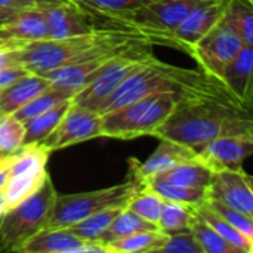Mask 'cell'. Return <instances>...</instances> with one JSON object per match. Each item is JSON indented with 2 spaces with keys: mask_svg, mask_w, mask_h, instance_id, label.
Returning a JSON list of instances; mask_svg holds the SVG:
<instances>
[{
  "mask_svg": "<svg viewBox=\"0 0 253 253\" xmlns=\"http://www.w3.org/2000/svg\"><path fill=\"white\" fill-rule=\"evenodd\" d=\"M233 135L253 136V105H243L233 96L197 98L185 101L154 133L196 150L208 142Z\"/></svg>",
  "mask_w": 253,
  "mask_h": 253,
  "instance_id": "1",
  "label": "cell"
},
{
  "mask_svg": "<svg viewBox=\"0 0 253 253\" xmlns=\"http://www.w3.org/2000/svg\"><path fill=\"white\" fill-rule=\"evenodd\" d=\"M221 98L205 96L187 90H165L130 102L107 113L101 122V136L129 141L141 136H154L156 130L188 99Z\"/></svg>",
  "mask_w": 253,
  "mask_h": 253,
  "instance_id": "2",
  "label": "cell"
},
{
  "mask_svg": "<svg viewBox=\"0 0 253 253\" xmlns=\"http://www.w3.org/2000/svg\"><path fill=\"white\" fill-rule=\"evenodd\" d=\"M56 190L50 176L30 197L0 213V252H19L37 233L47 227L52 216Z\"/></svg>",
  "mask_w": 253,
  "mask_h": 253,
  "instance_id": "3",
  "label": "cell"
},
{
  "mask_svg": "<svg viewBox=\"0 0 253 253\" xmlns=\"http://www.w3.org/2000/svg\"><path fill=\"white\" fill-rule=\"evenodd\" d=\"M117 25L95 28L93 31L82 36L67 39H43L25 43L18 49L19 64L30 73L44 76L49 71L65 67L79 56L89 53L95 46L110 39Z\"/></svg>",
  "mask_w": 253,
  "mask_h": 253,
  "instance_id": "4",
  "label": "cell"
},
{
  "mask_svg": "<svg viewBox=\"0 0 253 253\" xmlns=\"http://www.w3.org/2000/svg\"><path fill=\"white\" fill-rule=\"evenodd\" d=\"M202 1L205 0H153L133 10L101 15V18L108 21L110 25L141 33L153 44L168 46L169 36Z\"/></svg>",
  "mask_w": 253,
  "mask_h": 253,
  "instance_id": "5",
  "label": "cell"
},
{
  "mask_svg": "<svg viewBox=\"0 0 253 253\" xmlns=\"http://www.w3.org/2000/svg\"><path fill=\"white\" fill-rule=\"evenodd\" d=\"M153 46L154 44L150 42H139L127 50L111 58L96 71L95 77L76 93L73 102L98 113L101 105L127 77L156 58L153 53Z\"/></svg>",
  "mask_w": 253,
  "mask_h": 253,
  "instance_id": "6",
  "label": "cell"
},
{
  "mask_svg": "<svg viewBox=\"0 0 253 253\" xmlns=\"http://www.w3.org/2000/svg\"><path fill=\"white\" fill-rule=\"evenodd\" d=\"M145 185L129 173V178L114 187L77 193L58 194L52 216L46 228H67L102 209L111 206H127L129 200Z\"/></svg>",
  "mask_w": 253,
  "mask_h": 253,
  "instance_id": "7",
  "label": "cell"
},
{
  "mask_svg": "<svg viewBox=\"0 0 253 253\" xmlns=\"http://www.w3.org/2000/svg\"><path fill=\"white\" fill-rule=\"evenodd\" d=\"M49 154L40 142L24 145L12 154L7 181L0 191L4 202L3 211L16 206L46 182L50 176L46 169Z\"/></svg>",
  "mask_w": 253,
  "mask_h": 253,
  "instance_id": "8",
  "label": "cell"
},
{
  "mask_svg": "<svg viewBox=\"0 0 253 253\" xmlns=\"http://www.w3.org/2000/svg\"><path fill=\"white\" fill-rule=\"evenodd\" d=\"M243 46L245 43L237 31L222 19L194 44L188 55L196 61L199 70L221 82L225 68Z\"/></svg>",
  "mask_w": 253,
  "mask_h": 253,
  "instance_id": "9",
  "label": "cell"
},
{
  "mask_svg": "<svg viewBox=\"0 0 253 253\" xmlns=\"http://www.w3.org/2000/svg\"><path fill=\"white\" fill-rule=\"evenodd\" d=\"M102 117L92 110L71 104L53 132L40 144L49 151L62 150L74 144L101 136Z\"/></svg>",
  "mask_w": 253,
  "mask_h": 253,
  "instance_id": "10",
  "label": "cell"
},
{
  "mask_svg": "<svg viewBox=\"0 0 253 253\" xmlns=\"http://www.w3.org/2000/svg\"><path fill=\"white\" fill-rule=\"evenodd\" d=\"M227 4L228 0H205L197 4L169 36L168 47L188 55L194 44L224 19Z\"/></svg>",
  "mask_w": 253,
  "mask_h": 253,
  "instance_id": "11",
  "label": "cell"
},
{
  "mask_svg": "<svg viewBox=\"0 0 253 253\" xmlns=\"http://www.w3.org/2000/svg\"><path fill=\"white\" fill-rule=\"evenodd\" d=\"M47 25L50 39H67L93 31L92 10L77 0H62L40 7Z\"/></svg>",
  "mask_w": 253,
  "mask_h": 253,
  "instance_id": "12",
  "label": "cell"
},
{
  "mask_svg": "<svg viewBox=\"0 0 253 253\" xmlns=\"http://www.w3.org/2000/svg\"><path fill=\"white\" fill-rule=\"evenodd\" d=\"M253 156V136L233 135L216 138L199 148V159L212 170H237Z\"/></svg>",
  "mask_w": 253,
  "mask_h": 253,
  "instance_id": "13",
  "label": "cell"
},
{
  "mask_svg": "<svg viewBox=\"0 0 253 253\" xmlns=\"http://www.w3.org/2000/svg\"><path fill=\"white\" fill-rule=\"evenodd\" d=\"M197 159H199V150H196L190 145L176 142V141L160 139L159 147L145 162L139 163L135 159L129 160V166H130L129 173L145 185L156 175H159L176 165L197 160Z\"/></svg>",
  "mask_w": 253,
  "mask_h": 253,
  "instance_id": "14",
  "label": "cell"
},
{
  "mask_svg": "<svg viewBox=\"0 0 253 253\" xmlns=\"http://www.w3.org/2000/svg\"><path fill=\"white\" fill-rule=\"evenodd\" d=\"M208 199L218 200L253 219V190L246 179L245 169L216 172Z\"/></svg>",
  "mask_w": 253,
  "mask_h": 253,
  "instance_id": "15",
  "label": "cell"
},
{
  "mask_svg": "<svg viewBox=\"0 0 253 253\" xmlns=\"http://www.w3.org/2000/svg\"><path fill=\"white\" fill-rule=\"evenodd\" d=\"M221 83L243 105H253V46L245 44L225 68Z\"/></svg>",
  "mask_w": 253,
  "mask_h": 253,
  "instance_id": "16",
  "label": "cell"
},
{
  "mask_svg": "<svg viewBox=\"0 0 253 253\" xmlns=\"http://www.w3.org/2000/svg\"><path fill=\"white\" fill-rule=\"evenodd\" d=\"M89 242L68 228H44L31 237L19 252L22 253H82Z\"/></svg>",
  "mask_w": 253,
  "mask_h": 253,
  "instance_id": "17",
  "label": "cell"
},
{
  "mask_svg": "<svg viewBox=\"0 0 253 253\" xmlns=\"http://www.w3.org/2000/svg\"><path fill=\"white\" fill-rule=\"evenodd\" d=\"M50 86L52 83L47 77L28 73L18 82L0 90V108L6 116L15 114L21 107L28 104Z\"/></svg>",
  "mask_w": 253,
  "mask_h": 253,
  "instance_id": "18",
  "label": "cell"
},
{
  "mask_svg": "<svg viewBox=\"0 0 253 253\" xmlns=\"http://www.w3.org/2000/svg\"><path fill=\"white\" fill-rule=\"evenodd\" d=\"M0 39L21 43L50 39L49 25L40 9L21 10V13L12 22L0 27Z\"/></svg>",
  "mask_w": 253,
  "mask_h": 253,
  "instance_id": "19",
  "label": "cell"
},
{
  "mask_svg": "<svg viewBox=\"0 0 253 253\" xmlns=\"http://www.w3.org/2000/svg\"><path fill=\"white\" fill-rule=\"evenodd\" d=\"M215 173H216L215 170H212L209 166H206L203 162H200V159H197V160L176 165V166L156 175L151 179H159V181H165V182L182 185V187L203 188V190L209 191V187L212 185Z\"/></svg>",
  "mask_w": 253,
  "mask_h": 253,
  "instance_id": "20",
  "label": "cell"
},
{
  "mask_svg": "<svg viewBox=\"0 0 253 253\" xmlns=\"http://www.w3.org/2000/svg\"><path fill=\"white\" fill-rule=\"evenodd\" d=\"M168 234L160 230L138 231L120 239H116L105 245L107 253H136L157 252L160 246L166 242Z\"/></svg>",
  "mask_w": 253,
  "mask_h": 253,
  "instance_id": "21",
  "label": "cell"
},
{
  "mask_svg": "<svg viewBox=\"0 0 253 253\" xmlns=\"http://www.w3.org/2000/svg\"><path fill=\"white\" fill-rule=\"evenodd\" d=\"M73 104V99H68L30 120H27L25 125V139H24V145H30V144H37L42 142L44 138H47L53 129L58 126V123L61 122V119L64 117V114L67 113V110L70 108V105Z\"/></svg>",
  "mask_w": 253,
  "mask_h": 253,
  "instance_id": "22",
  "label": "cell"
},
{
  "mask_svg": "<svg viewBox=\"0 0 253 253\" xmlns=\"http://www.w3.org/2000/svg\"><path fill=\"white\" fill-rule=\"evenodd\" d=\"M196 211L194 206L172 200H165L160 219H159V230L168 236L190 231Z\"/></svg>",
  "mask_w": 253,
  "mask_h": 253,
  "instance_id": "23",
  "label": "cell"
},
{
  "mask_svg": "<svg viewBox=\"0 0 253 253\" xmlns=\"http://www.w3.org/2000/svg\"><path fill=\"white\" fill-rule=\"evenodd\" d=\"M125 208L126 206H111V208L102 209L67 228L87 242H98L102 233L111 225V222L119 216V213Z\"/></svg>",
  "mask_w": 253,
  "mask_h": 253,
  "instance_id": "24",
  "label": "cell"
},
{
  "mask_svg": "<svg viewBox=\"0 0 253 253\" xmlns=\"http://www.w3.org/2000/svg\"><path fill=\"white\" fill-rule=\"evenodd\" d=\"M76 96V92L73 90H67V89H61L58 86H50L49 89H46L44 92H42L40 95H37L34 99H31L28 104H25L24 107H21L13 116L16 119H19L22 123H25L27 120L68 101L73 99Z\"/></svg>",
  "mask_w": 253,
  "mask_h": 253,
  "instance_id": "25",
  "label": "cell"
},
{
  "mask_svg": "<svg viewBox=\"0 0 253 253\" xmlns=\"http://www.w3.org/2000/svg\"><path fill=\"white\" fill-rule=\"evenodd\" d=\"M148 230H159L157 225L142 219L141 216H138L135 212H132L130 209L125 208L119 216L111 222V225L102 233V236L99 237V243L101 245H107L116 239L138 233V231H148Z\"/></svg>",
  "mask_w": 253,
  "mask_h": 253,
  "instance_id": "26",
  "label": "cell"
},
{
  "mask_svg": "<svg viewBox=\"0 0 253 253\" xmlns=\"http://www.w3.org/2000/svg\"><path fill=\"white\" fill-rule=\"evenodd\" d=\"M196 212L208 222L211 224L227 242H230L240 253H249L251 249V242L240 233L237 231L222 215H219L215 209H212L206 202L194 206Z\"/></svg>",
  "mask_w": 253,
  "mask_h": 253,
  "instance_id": "27",
  "label": "cell"
},
{
  "mask_svg": "<svg viewBox=\"0 0 253 253\" xmlns=\"http://www.w3.org/2000/svg\"><path fill=\"white\" fill-rule=\"evenodd\" d=\"M224 19L237 31L245 44L253 46V0H228Z\"/></svg>",
  "mask_w": 253,
  "mask_h": 253,
  "instance_id": "28",
  "label": "cell"
},
{
  "mask_svg": "<svg viewBox=\"0 0 253 253\" xmlns=\"http://www.w3.org/2000/svg\"><path fill=\"white\" fill-rule=\"evenodd\" d=\"M190 231L194 234L196 240L199 242L205 253H240L197 212L194 215Z\"/></svg>",
  "mask_w": 253,
  "mask_h": 253,
  "instance_id": "29",
  "label": "cell"
},
{
  "mask_svg": "<svg viewBox=\"0 0 253 253\" xmlns=\"http://www.w3.org/2000/svg\"><path fill=\"white\" fill-rule=\"evenodd\" d=\"M147 187L154 190L165 200L187 203L191 206H197L208 200V190H203V188L182 187V185H175V184H169V182L159 181V179H151L150 182H147Z\"/></svg>",
  "mask_w": 253,
  "mask_h": 253,
  "instance_id": "30",
  "label": "cell"
},
{
  "mask_svg": "<svg viewBox=\"0 0 253 253\" xmlns=\"http://www.w3.org/2000/svg\"><path fill=\"white\" fill-rule=\"evenodd\" d=\"M165 199L160 197L154 190H151L150 187H144L142 190H139L127 203V209H130L132 212H135L138 216H141L142 219L157 225L159 219H160V213H162V208H163ZM159 227V225H157Z\"/></svg>",
  "mask_w": 253,
  "mask_h": 253,
  "instance_id": "31",
  "label": "cell"
},
{
  "mask_svg": "<svg viewBox=\"0 0 253 253\" xmlns=\"http://www.w3.org/2000/svg\"><path fill=\"white\" fill-rule=\"evenodd\" d=\"M25 125L13 114L6 116L0 122V151L13 154L24 147Z\"/></svg>",
  "mask_w": 253,
  "mask_h": 253,
  "instance_id": "32",
  "label": "cell"
},
{
  "mask_svg": "<svg viewBox=\"0 0 253 253\" xmlns=\"http://www.w3.org/2000/svg\"><path fill=\"white\" fill-rule=\"evenodd\" d=\"M206 203L212 208V209H215L219 215H222L237 231H240L249 242H251V245L253 243V219L251 216H248V215H245V213H242V212H239V211H236V209H233V208H230V206H227V205H224V203H221V202H218V200H213V199H208L206 200Z\"/></svg>",
  "mask_w": 253,
  "mask_h": 253,
  "instance_id": "33",
  "label": "cell"
},
{
  "mask_svg": "<svg viewBox=\"0 0 253 253\" xmlns=\"http://www.w3.org/2000/svg\"><path fill=\"white\" fill-rule=\"evenodd\" d=\"M77 1H80L84 7L95 10L99 15H110V13L133 10L153 0H77Z\"/></svg>",
  "mask_w": 253,
  "mask_h": 253,
  "instance_id": "34",
  "label": "cell"
},
{
  "mask_svg": "<svg viewBox=\"0 0 253 253\" xmlns=\"http://www.w3.org/2000/svg\"><path fill=\"white\" fill-rule=\"evenodd\" d=\"M157 252L162 253H205L191 231L168 236Z\"/></svg>",
  "mask_w": 253,
  "mask_h": 253,
  "instance_id": "35",
  "label": "cell"
},
{
  "mask_svg": "<svg viewBox=\"0 0 253 253\" xmlns=\"http://www.w3.org/2000/svg\"><path fill=\"white\" fill-rule=\"evenodd\" d=\"M30 71L27 68H24L22 65H13V67L0 70V90L10 86L15 82H18L19 79H22Z\"/></svg>",
  "mask_w": 253,
  "mask_h": 253,
  "instance_id": "36",
  "label": "cell"
},
{
  "mask_svg": "<svg viewBox=\"0 0 253 253\" xmlns=\"http://www.w3.org/2000/svg\"><path fill=\"white\" fill-rule=\"evenodd\" d=\"M13 65H21L19 58H18V49H1L0 50V70L9 68Z\"/></svg>",
  "mask_w": 253,
  "mask_h": 253,
  "instance_id": "37",
  "label": "cell"
},
{
  "mask_svg": "<svg viewBox=\"0 0 253 253\" xmlns=\"http://www.w3.org/2000/svg\"><path fill=\"white\" fill-rule=\"evenodd\" d=\"M19 13H21L19 9H13V7H7V6L0 4V27L12 22Z\"/></svg>",
  "mask_w": 253,
  "mask_h": 253,
  "instance_id": "38",
  "label": "cell"
},
{
  "mask_svg": "<svg viewBox=\"0 0 253 253\" xmlns=\"http://www.w3.org/2000/svg\"><path fill=\"white\" fill-rule=\"evenodd\" d=\"M10 159H12V154H7V157L0 163V191H1V188L4 187L6 181H7V173H9Z\"/></svg>",
  "mask_w": 253,
  "mask_h": 253,
  "instance_id": "39",
  "label": "cell"
},
{
  "mask_svg": "<svg viewBox=\"0 0 253 253\" xmlns=\"http://www.w3.org/2000/svg\"><path fill=\"white\" fill-rule=\"evenodd\" d=\"M25 43H21V42H15V40H3L0 39V50L1 49H19L22 47Z\"/></svg>",
  "mask_w": 253,
  "mask_h": 253,
  "instance_id": "40",
  "label": "cell"
},
{
  "mask_svg": "<svg viewBox=\"0 0 253 253\" xmlns=\"http://www.w3.org/2000/svg\"><path fill=\"white\" fill-rule=\"evenodd\" d=\"M246 179H248L249 185L252 187V190H253V175H249V173H246Z\"/></svg>",
  "mask_w": 253,
  "mask_h": 253,
  "instance_id": "41",
  "label": "cell"
},
{
  "mask_svg": "<svg viewBox=\"0 0 253 253\" xmlns=\"http://www.w3.org/2000/svg\"><path fill=\"white\" fill-rule=\"evenodd\" d=\"M3 206H4V202H3V196H1V193H0V213L3 212Z\"/></svg>",
  "mask_w": 253,
  "mask_h": 253,
  "instance_id": "42",
  "label": "cell"
},
{
  "mask_svg": "<svg viewBox=\"0 0 253 253\" xmlns=\"http://www.w3.org/2000/svg\"><path fill=\"white\" fill-rule=\"evenodd\" d=\"M6 157H7V154H4V153H1V151H0V163H1Z\"/></svg>",
  "mask_w": 253,
  "mask_h": 253,
  "instance_id": "43",
  "label": "cell"
},
{
  "mask_svg": "<svg viewBox=\"0 0 253 253\" xmlns=\"http://www.w3.org/2000/svg\"><path fill=\"white\" fill-rule=\"evenodd\" d=\"M4 117H6V114H4V113L1 111V108H0V122H1V120H3Z\"/></svg>",
  "mask_w": 253,
  "mask_h": 253,
  "instance_id": "44",
  "label": "cell"
},
{
  "mask_svg": "<svg viewBox=\"0 0 253 253\" xmlns=\"http://www.w3.org/2000/svg\"><path fill=\"white\" fill-rule=\"evenodd\" d=\"M249 253H253V243L251 245V249H249Z\"/></svg>",
  "mask_w": 253,
  "mask_h": 253,
  "instance_id": "45",
  "label": "cell"
}]
</instances>
